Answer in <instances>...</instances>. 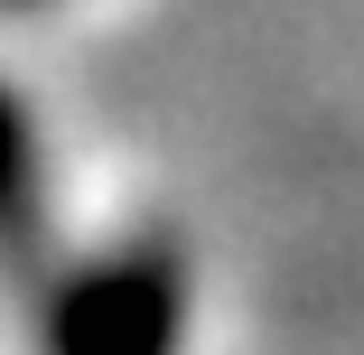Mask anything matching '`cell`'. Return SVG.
Segmentation results:
<instances>
[{
    "instance_id": "6da1fadb",
    "label": "cell",
    "mask_w": 364,
    "mask_h": 355,
    "mask_svg": "<svg viewBox=\"0 0 364 355\" xmlns=\"http://www.w3.org/2000/svg\"><path fill=\"white\" fill-rule=\"evenodd\" d=\"M187 346V262L168 243H112L47 280L38 355H178Z\"/></svg>"
},
{
    "instance_id": "7a4b0ae2",
    "label": "cell",
    "mask_w": 364,
    "mask_h": 355,
    "mask_svg": "<svg viewBox=\"0 0 364 355\" xmlns=\"http://www.w3.org/2000/svg\"><path fill=\"white\" fill-rule=\"evenodd\" d=\"M38 243V131L19 112V94L0 85V253Z\"/></svg>"
},
{
    "instance_id": "3957f363",
    "label": "cell",
    "mask_w": 364,
    "mask_h": 355,
    "mask_svg": "<svg viewBox=\"0 0 364 355\" xmlns=\"http://www.w3.org/2000/svg\"><path fill=\"white\" fill-rule=\"evenodd\" d=\"M10 10H28V0H10Z\"/></svg>"
}]
</instances>
